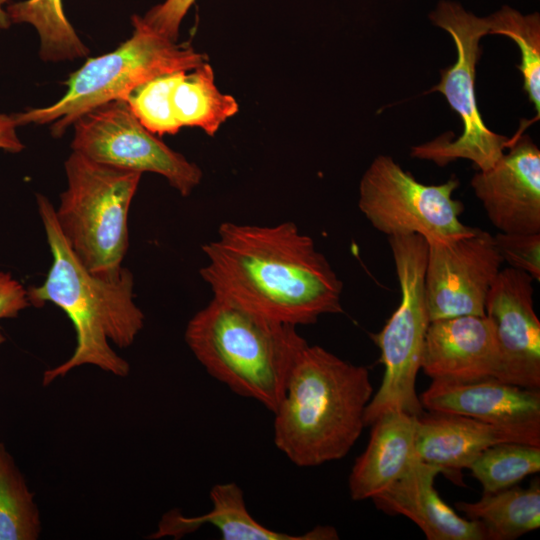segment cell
<instances>
[{
  "label": "cell",
  "instance_id": "cell-18",
  "mask_svg": "<svg viewBox=\"0 0 540 540\" xmlns=\"http://www.w3.org/2000/svg\"><path fill=\"white\" fill-rule=\"evenodd\" d=\"M364 452L356 459L348 485L353 500L372 499L398 478L412 461L415 453V416L402 411H390L377 418Z\"/></svg>",
  "mask_w": 540,
  "mask_h": 540
},
{
  "label": "cell",
  "instance_id": "cell-4",
  "mask_svg": "<svg viewBox=\"0 0 540 540\" xmlns=\"http://www.w3.org/2000/svg\"><path fill=\"white\" fill-rule=\"evenodd\" d=\"M185 341L211 377L273 413L308 344L295 326L215 296L189 320Z\"/></svg>",
  "mask_w": 540,
  "mask_h": 540
},
{
  "label": "cell",
  "instance_id": "cell-9",
  "mask_svg": "<svg viewBox=\"0 0 540 540\" xmlns=\"http://www.w3.org/2000/svg\"><path fill=\"white\" fill-rule=\"evenodd\" d=\"M459 184L454 176L441 184H423L391 156L378 155L360 180L358 207L388 237L452 240L472 231L460 220L464 205L453 198Z\"/></svg>",
  "mask_w": 540,
  "mask_h": 540
},
{
  "label": "cell",
  "instance_id": "cell-8",
  "mask_svg": "<svg viewBox=\"0 0 540 540\" xmlns=\"http://www.w3.org/2000/svg\"><path fill=\"white\" fill-rule=\"evenodd\" d=\"M431 22L453 39L457 59L440 70V80L429 92H439L459 116L463 129L453 141L448 133L411 148L413 158L433 161L440 167L467 159L481 171L494 166L510 139L490 130L480 114L475 91L476 66L481 39L489 34L487 17H478L460 3L441 0L429 14Z\"/></svg>",
  "mask_w": 540,
  "mask_h": 540
},
{
  "label": "cell",
  "instance_id": "cell-15",
  "mask_svg": "<svg viewBox=\"0 0 540 540\" xmlns=\"http://www.w3.org/2000/svg\"><path fill=\"white\" fill-rule=\"evenodd\" d=\"M499 368L495 333L486 315H464L429 323L421 369L432 381L465 383L496 378Z\"/></svg>",
  "mask_w": 540,
  "mask_h": 540
},
{
  "label": "cell",
  "instance_id": "cell-10",
  "mask_svg": "<svg viewBox=\"0 0 540 540\" xmlns=\"http://www.w3.org/2000/svg\"><path fill=\"white\" fill-rule=\"evenodd\" d=\"M73 126V151L96 162L141 174H160L182 196H188L200 183V168L148 131L124 100L88 111Z\"/></svg>",
  "mask_w": 540,
  "mask_h": 540
},
{
  "label": "cell",
  "instance_id": "cell-29",
  "mask_svg": "<svg viewBox=\"0 0 540 540\" xmlns=\"http://www.w3.org/2000/svg\"><path fill=\"white\" fill-rule=\"evenodd\" d=\"M29 306L27 289L10 273L0 271V319L16 318Z\"/></svg>",
  "mask_w": 540,
  "mask_h": 540
},
{
  "label": "cell",
  "instance_id": "cell-2",
  "mask_svg": "<svg viewBox=\"0 0 540 540\" xmlns=\"http://www.w3.org/2000/svg\"><path fill=\"white\" fill-rule=\"evenodd\" d=\"M36 201L53 262L44 283L27 289L28 300L37 307L54 303L67 314L76 332L73 354L43 373V386L86 364L126 377L130 365L110 342L128 347L144 326V314L134 302L132 273L124 267L112 277L91 273L61 233L51 202L41 194Z\"/></svg>",
  "mask_w": 540,
  "mask_h": 540
},
{
  "label": "cell",
  "instance_id": "cell-23",
  "mask_svg": "<svg viewBox=\"0 0 540 540\" xmlns=\"http://www.w3.org/2000/svg\"><path fill=\"white\" fill-rule=\"evenodd\" d=\"M41 529L34 494L0 441V540H36Z\"/></svg>",
  "mask_w": 540,
  "mask_h": 540
},
{
  "label": "cell",
  "instance_id": "cell-25",
  "mask_svg": "<svg viewBox=\"0 0 540 540\" xmlns=\"http://www.w3.org/2000/svg\"><path fill=\"white\" fill-rule=\"evenodd\" d=\"M484 492L514 486L540 471V447L518 442H499L486 448L468 468Z\"/></svg>",
  "mask_w": 540,
  "mask_h": 540
},
{
  "label": "cell",
  "instance_id": "cell-24",
  "mask_svg": "<svg viewBox=\"0 0 540 540\" xmlns=\"http://www.w3.org/2000/svg\"><path fill=\"white\" fill-rule=\"evenodd\" d=\"M489 34L503 35L512 39L520 49L518 66L523 76V89L540 114V15L537 12L522 14L503 5L487 17Z\"/></svg>",
  "mask_w": 540,
  "mask_h": 540
},
{
  "label": "cell",
  "instance_id": "cell-1",
  "mask_svg": "<svg viewBox=\"0 0 540 540\" xmlns=\"http://www.w3.org/2000/svg\"><path fill=\"white\" fill-rule=\"evenodd\" d=\"M202 249L208 263L200 274L215 297L295 327L343 312L341 280L293 222H224Z\"/></svg>",
  "mask_w": 540,
  "mask_h": 540
},
{
  "label": "cell",
  "instance_id": "cell-28",
  "mask_svg": "<svg viewBox=\"0 0 540 540\" xmlns=\"http://www.w3.org/2000/svg\"><path fill=\"white\" fill-rule=\"evenodd\" d=\"M195 0H165L154 6L142 20L160 35L177 41L182 19Z\"/></svg>",
  "mask_w": 540,
  "mask_h": 540
},
{
  "label": "cell",
  "instance_id": "cell-20",
  "mask_svg": "<svg viewBox=\"0 0 540 540\" xmlns=\"http://www.w3.org/2000/svg\"><path fill=\"white\" fill-rule=\"evenodd\" d=\"M467 519L480 522L487 540H514L540 527V485L484 492L476 502H457Z\"/></svg>",
  "mask_w": 540,
  "mask_h": 540
},
{
  "label": "cell",
  "instance_id": "cell-17",
  "mask_svg": "<svg viewBox=\"0 0 540 540\" xmlns=\"http://www.w3.org/2000/svg\"><path fill=\"white\" fill-rule=\"evenodd\" d=\"M212 509L200 516L187 517L179 511L165 513L158 530L151 538L183 537L203 525L218 529L225 540H333L338 539L334 527L318 526L302 535H291L270 529L249 513L244 493L234 482L220 483L210 491Z\"/></svg>",
  "mask_w": 540,
  "mask_h": 540
},
{
  "label": "cell",
  "instance_id": "cell-22",
  "mask_svg": "<svg viewBox=\"0 0 540 540\" xmlns=\"http://www.w3.org/2000/svg\"><path fill=\"white\" fill-rule=\"evenodd\" d=\"M6 11L12 24L26 23L36 29L42 60H74L88 54L64 14L62 0H24L9 3Z\"/></svg>",
  "mask_w": 540,
  "mask_h": 540
},
{
  "label": "cell",
  "instance_id": "cell-26",
  "mask_svg": "<svg viewBox=\"0 0 540 540\" xmlns=\"http://www.w3.org/2000/svg\"><path fill=\"white\" fill-rule=\"evenodd\" d=\"M186 71L155 77L133 89L125 99L138 121L151 133L176 134L179 125L172 106V93Z\"/></svg>",
  "mask_w": 540,
  "mask_h": 540
},
{
  "label": "cell",
  "instance_id": "cell-16",
  "mask_svg": "<svg viewBox=\"0 0 540 540\" xmlns=\"http://www.w3.org/2000/svg\"><path fill=\"white\" fill-rule=\"evenodd\" d=\"M442 470L417 457L405 473L373 497L375 507L414 522L428 540H487L480 522L463 518L445 503L434 487Z\"/></svg>",
  "mask_w": 540,
  "mask_h": 540
},
{
  "label": "cell",
  "instance_id": "cell-19",
  "mask_svg": "<svg viewBox=\"0 0 540 540\" xmlns=\"http://www.w3.org/2000/svg\"><path fill=\"white\" fill-rule=\"evenodd\" d=\"M499 442L509 441L493 426L468 416L439 411L415 416L417 458L447 475L468 469L486 448Z\"/></svg>",
  "mask_w": 540,
  "mask_h": 540
},
{
  "label": "cell",
  "instance_id": "cell-27",
  "mask_svg": "<svg viewBox=\"0 0 540 540\" xmlns=\"http://www.w3.org/2000/svg\"><path fill=\"white\" fill-rule=\"evenodd\" d=\"M493 237L503 262L540 280V233L498 232Z\"/></svg>",
  "mask_w": 540,
  "mask_h": 540
},
{
  "label": "cell",
  "instance_id": "cell-21",
  "mask_svg": "<svg viewBox=\"0 0 540 540\" xmlns=\"http://www.w3.org/2000/svg\"><path fill=\"white\" fill-rule=\"evenodd\" d=\"M172 106L181 127H198L211 136L239 110L236 99L217 88L206 62L184 73L173 90Z\"/></svg>",
  "mask_w": 540,
  "mask_h": 540
},
{
  "label": "cell",
  "instance_id": "cell-30",
  "mask_svg": "<svg viewBox=\"0 0 540 540\" xmlns=\"http://www.w3.org/2000/svg\"><path fill=\"white\" fill-rule=\"evenodd\" d=\"M17 123L12 115L0 112V150L19 153L24 149L17 134Z\"/></svg>",
  "mask_w": 540,
  "mask_h": 540
},
{
  "label": "cell",
  "instance_id": "cell-5",
  "mask_svg": "<svg viewBox=\"0 0 540 540\" xmlns=\"http://www.w3.org/2000/svg\"><path fill=\"white\" fill-rule=\"evenodd\" d=\"M133 33L114 51L88 59L66 82V93L54 104L13 114L18 126L48 124L55 137L83 114L114 100H124L137 86L163 74L190 71L205 55L178 44L132 17Z\"/></svg>",
  "mask_w": 540,
  "mask_h": 540
},
{
  "label": "cell",
  "instance_id": "cell-32",
  "mask_svg": "<svg viewBox=\"0 0 540 540\" xmlns=\"http://www.w3.org/2000/svg\"><path fill=\"white\" fill-rule=\"evenodd\" d=\"M6 338L5 336L0 332V345L5 342Z\"/></svg>",
  "mask_w": 540,
  "mask_h": 540
},
{
  "label": "cell",
  "instance_id": "cell-12",
  "mask_svg": "<svg viewBox=\"0 0 540 540\" xmlns=\"http://www.w3.org/2000/svg\"><path fill=\"white\" fill-rule=\"evenodd\" d=\"M533 279L512 267L501 269L485 302L499 351L496 379L540 388V322L534 309Z\"/></svg>",
  "mask_w": 540,
  "mask_h": 540
},
{
  "label": "cell",
  "instance_id": "cell-14",
  "mask_svg": "<svg viewBox=\"0 0 540 540\" xmlns=\"http://www.w3.org/2000/svg\"><path fill=\"white\" fill-rule=\"evenodd\" d=\"M508 152L471 187L499 232L540 233V150L528 135L517 134Z\"/></svg>",
  "mask_w": 540,
  "mask_h": 540
},
{
  "label": "cell",
  "instance_id": "cell-7",
  "mask_svg": "<svg viewBox=\"0 0 540 540\" xmlns=\"http://www.w3.org/2000/svg\"><path fill=\"white\" fill-rule=\"evenodd\" d=\"M400 286L398 307L371 338L380 349L384 374L364 414L365 426L390 411L417 416L424 411L416 393L425 335L430 323L424 276L427 240L418 234L388 237Z\"/></svg>",
  "mask_w": 540,
  "mask_h": 540
},
{
  "label": "cell",
  "instance_id": "cell-31",
  "mask_svg": "<svg viewBox=\"0 0 540 540\" xmlns=\"http://www.w3.org/2000/svg\"><path fill=\"white\" fill-rule=\"evenodd\" d=\"M10 0H0V30L7 29L12 24L6 11Z\"/></svg>",
  "mask_w": 540,
  "mask_h": 540
},
{
  "label": "cell",
  "instance_id": "cell-6",
  "mask_svg": "<svg viewBox=\"0 0 540 540\" xmlns=\"http://www.w3.org/2000/svg\"><path fill=\"white\" fill-rule=\"evenodd\" d=\"M67 188L55 208L74 255L91 273L112 277L129 245L128 213L141 173L96 162L76 151L65 161Z\"/></svg>",
  "mask_w": 540,
  "mask_h": 540
},
{
  "label": "cell",
  "instance_id": "cell-13",
  "mask_svg": "<svg viewBox=\"0 0 540 540\" xmlns=\"http://www.w3.org/2000/svg\"><path fill=\"white\" fill-rule=\"evenodd\" d=\"M427 411L461 414L499 430L509 442L540 447V391L487 378L432 381L419 396Z\"/></svg>",
  "mask_w": 540,
  "mask_h": 540
},
{
  "label": "cell",
  "instance_id": "cell-3",
  "mask_svg": "<svg viewBox=\"0 0 540 540\" xmlns=\"http://www.w3.org/2000/svg\"><path fill=\"white\" fill-rule=\"evenodd\" d=\"M373 396L369 370L307 344L274 412V443L296 466L345 457L365 427Z\"/></svg>",
  "mask_w": 540,
  "mask_h": 540
},
{
  "label": "cell",
  "instance_id": "cell-11",
  "mask_svg": "<svg viewBox=\"0 0 540 540\" xmlns=\"http://www.w3.org/2000/svg\"><path fill=\"white\" fill-rule=\"evenodd\" d=\"M427 242L424 285L430 322L484 316L487 295L503 263L493 235L472 228L456 239Z\"/></svg>",
  "mask_w": 540,
  "mask_h": 540
}]
</instances>
